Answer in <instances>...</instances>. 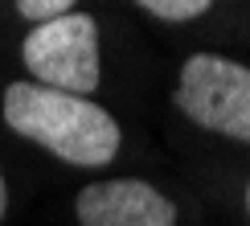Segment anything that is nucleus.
Wrapping results in <instances>:
<instances>
[{
  "instance_id": "obj_1",
  "label": "nucleus",
  "mask_w": 250,
  "mask_h": 226,
  "mask_svg": "<svg viewBox=\"0 0 250 226\" xmlns=\"http://www.w3.org/2000/svg\"><path fill=\"white\" fill-rule=\"evenodd\" d=\"M4 123L78 169H103L119 152V123L107 107L37 82H13L4 90Z\"/></svg>"
},
{
  "instance_id": "obj_2",
  "label": "nucleus",
  "mask_w": 250,
  "mask_h": 226,
  "mask_svg": "<svg viewBox=\"0 0 250 226\" xmlns=\"http://www.w3.org/2000/svg\"><path fill=\"white\" fill-rule=\"evenodd\" d=\"M21 58H25V70L37 78V87L86 99L99 87V25L86 13L41 21L25 37Z\"/></svg>"
},
{
  "instance_id": "obj_3",
  "label": "nucleus",
  "mask_w": 250,
  "mask_h": 226,
  "mask_svg": "<svg viewBox=\"0 0 250 226\" xmlns=\"http://www.w3.org/2000/svg\"><path fill=\"white\" fill-rule=\"evenodd\" d=\"M176 107L197 128L250 144V66L222 54H193L181 70Z\"/></svg>"
},
{
  "instance_id": "obj_4",
  "label": "nucleus",
  "mask_w": 250,
  "mask_h": 226,
  "mask_svg": "<svg viewBox=\"0 0 250 226\" xmlns=\"http://www.w3.org/2000/svg\"><path fill=\"white\" fill-rule=\"evenodd\" d=\"M82 226H176V210L148 181H95L78 193Z\"/></svg>"
},
{
  "instance_id": "obj_5",
  "label": "nucleus",
  "mask_w": 250,
  "mask_h": 226,
  "mask_svg": "<svg viewBox=\"0 0 250 226\" xmlns=\"http://www.w3.org/2000/svg\"><path fill=\"white\" fill-rule=\"evenodd\" d=\"M135 4H140L144 13L160 17V21H193V17H201L213 0H135Z\"/></svg>"
},
{
  "instance_id": "obj_6",
  "label": "nucleus",
  "mask_w": 250,
  "mask_h": 226,
  "mask_svg": "<svg viewBox=\"0 0 250 226\" xmlns=\"http://www.w3.org/2000/svg\"><path fill=\"white\" fill-rule=\"evenodd\" d=\"M74 4H78V0H17V13H21V17H29L33 25H41V21L66 17Z\"/></svg>"
},
{
  "instance_id": "obj_7",
  "label": "nucleus",
  "mask_w": 250,
  "mask_h": 226,
  "mask_svg": "<svg viewBox=\"0 0 250 226\" xmlns=\"http://www.w3.org/2000/svg\"><path fill=\"white\" fill-rule=\"evenodd\" d=\"M4 210H8V185H4V173H0V218H4Z\"/></svg>"
},
{
  "instance_id": "obj_8",
  "label": "nucleus",
  "mask_w": 250,
  "mask_h": 226,
  "mask_svg": "<svg viewBox=\"0 0 250 226\" xmlns=\"http://www.w3.org/2000/svg\"><path fill=\"white\" fill-rule=\"evenodd\" d=\"M246 205H250V189H246Z\"/></svg>"
}]
</instances>
